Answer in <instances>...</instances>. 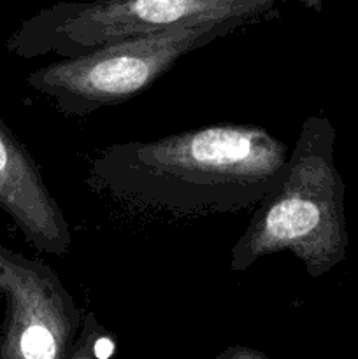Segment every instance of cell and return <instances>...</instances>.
Instances as JSON below:
<instances>
[{"instance_id":"cell-8","label":"cell","mask_w":358,"mask_h":359,"mask_svg":"<svg viewBox=\"0 0 358 359\" xmlns=\"http://www.w3.org/2000/svg\"><path fill=\"white\" fill-rule=\"evenodd\" d=\"M211 359H270V358L267 356L265 353H262V351L253 349V347L230 346Z\"/></svg>"},{"instance_id":"cell-7","label":"cell","mask_w":358,"mask_h":359,"mask_svg":"<svg viewBox=\"0 0 358 359\" xmlns=\"http://www.w3.org/2000/svg\"><path fill=\"white\" fill-rule=\"evenodd\" d=\"M114 342L95 312H84L83 326L69 359H111Z\"/></svg>"},{"instance_id":"cell-6","label":"cell","mask_w":358,"mask_h":359,"mask_svg":"<svg viewBox=\"0 0 358 359\" xmlns=\"http://www.w3.org/2000/svg\"><path fill=\"white\" fill-rule=\"evenodd\" d=\"M0 210L35 251L65 256L72 245L69 221L48 188L41 167L0 118Z\"/></svg>"},{"instance_id":"cell-1","label":"cell","mask_w":358,"mask_h":359,"mask_svg":"<svg viewBox=\"0 0 358 359\" xmlns=\"http://www.w3.org/2000/svg\"><path fill=\"white\" fill-rule=\"evenodd\" d=\"M290 147L255 123H216L98 149L84 184L135 212L204 217L251 210L286 172Z\"/></svg>"},{"instance_id":"cell-4","label":"cell","mask_w":358,"mask_h":359,"mask_svg":"<svg viewBox=\"0 0 358 359\" xmlns=\"http://www.w3.org/2000/svg\"><path fill=\"white\" fill-rule=\"evenodd\" d=\"M255 0H109L91 7L44 11L25 21L7 51L21 60L72 58L121 39L153 34L188 21L242 16Z\"/></svg>"},{"instance_id":"cell-5","label":"cell","mask_w":358,"mask_h":359,"mask_svg":"<svg viewBox=\"0 0 358 359\" xmlns=\"http://www.w3.org/2000/svg\"><path fill=\"white\" fill-rule=\"evenodd\" d=\"M2 359H69L84 312L53 266L0 244Z\"/></svg>"},{"instance_id":"cell-2","label":"cell","mask_w":358,"mask_h":359,"mask_svg":"<svg viewBox=\"0 0 358 359\" xmlns=\"http://www.w3.org/2000/svg\"><path fill=\"white\" fill-rule=\"evenodd\" d=\"M336 132L323 116L300 126L286 172L255 207L230 249L232 272H246L267 256L290 252L311 277L325 276L346 255L344 184L333 163Z\"/></svg>"},{"instance_id":"cell-3","label":"cell","mask_w":358,"mask_h":359,"mask_svg":"<svg viewBox=\"0 0 358 359\" xmlns=\"http://www.w3.org/2000/svg\"><path fill=\"white\" fill-rule=\"evenodd\" d=\"M248 16L188 21L60 58L27 76V86L65 118H84L146 91L183 56L235 30Z\"/></svg>"}]
</instances>
